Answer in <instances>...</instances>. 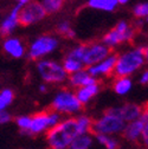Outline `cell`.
<instances>
[{"instance_id": "obj_1", "label": "cell", "mask_w": 148, "mask_h": 149, "mask_svg": "<svg viewBox=\"0 0 148 149\" xmlns=\"http://www.w3.org/2000/svg\"><path fill=\"white\" fill-rule=\"evenodd\" d=\"M78 135L81 133L76 117H68L46 133V142L50 149H68Z\"/></svg>"}, {"instance_id": "obj_2", "label": "cell", "mask_w": 148, "mask_h": 149, "mask_svg": "<svg viewBox=\"0 0 148 149\" xmlns=\"http://www.w3.org/2000/svg\"><path fill=\"white\" fill-rule=\"evenodd\" d=\"M145 64L142 47L128 50L117 56L113 74L116 77H131Z\"/></svg>"}, {"instance_id": "obj_3", "label": "cell", "mask_w": 148, "mask_h": 149, "mask_svg": "<svg viewBox=\"0 0 148 149\" xmlns=\"http://www.w3.org/2000/svg\"><path fill=\"white\" fill-rule=\"evenodd\" d=\"M82 108L83 105L77 100L75 92L68 89L59 90L51 102V110L59 115H76L81 113Z\"/></svg>"}, {"instance_id": "obj_4", "label": "cell", "mask_w": 148, "mask_h": 149, "mask_svg": "<svg viewBox=\"0 0 148 149\" xmlns=\"http://www.w3.org/2000/svg\"><path fill=\"white\" fill-rule=\"evenodd\" d=\"M124 127L126 123L112 110L108 109L102 116L92 122L91 133H94V135L114 136L116 134H122Z\"/></svg>"}, {"instance_id": "obj_5", "label": "cell", "mask_w": 148, "mask_h": 149, "mask_svg": "<svg viewBox=\"0 0 148 149\" xmlns=\"http://www.w3.org/2000/svg\"><path fill=\"white\" fill-rule=\"evenodd\" d=\"M37 72L44 83L47 84H59L68 79L69 74L63 69L62 64L51 61V59H40L37 61L36 65Z\"/></svg>"}, {"instance_id": "obj_6", "label": "cell", "mask_w": 148, "mask_h": 149, "mask_svg": "<svg viewBox=\"0 0 148 149\" xmlns=\"http://www.w3.org/2000/svg\"><path fill=\"white\" fill-rule=\"evenodd\" d=\"M58 46L59 40L56 37L50 34L39 36L30 44L27 49V57L32 61H40L56 51Z\"/></svg>"}, {"instance_id": "obj_7", "label": "cell", "mask_w": 148, "mask_h": 149, "mask_svg": "<svg viewBox=\"0 0 148 149\" xmlns=\"http://www.w3.org/2000/svg\"><path fill=\"white\" fill-rule=\"evenodd\" d=\"M62 121V115L53 110L40 111L31 116V124L29 129V135H39L47 133L50 129L56 127Z\"/></svg>"}, {"instance_id": "obj_8", "label": "cell", "mask_w": 148, "mask_h": 149, "mask_svg": "<svg viewBox=\"0 0 148 149\" xmlns=\"http://www.w3.org/2000/svg\"><path fill=\"white\" fill-rule=\"evenodd\" d=\"M133 37H134V29L126 20H121L115 25L114 29H112L103 36L102 43L112 50V47H115L122 43L132 40Z\"/></svg>"}, {"instance_id": "obj_9", "label": "cell", "mask_w": 148, "mask_h": 149, "mask_svg": "<svg viewBox=\"0 0 148 149\" xmlns=\"http://www.w3.org/2000/svg\"><path fill=\"white\" fill-rule=\"evenodd\" d=\"M46 13L42 6L40 3L38 1H33L31 0L30 3H27L25 6L19 12V17H18V22L20 25L29 26L36 23H39L45 18Z\"/></svg>"}, {"instance_id": "obj_10", "label": "cell", "mask_w": 148, "mask_h": 149, "mask_svg": "<svg viewBox=\"0 0 148 149\" xmlns=\"http://www.w3.org/2000/svg\"><path fill=\"white\" fill-rule=\"evenodd\" d=\"M110 53H112V50L108 46H105L103 43L89 44V45H87L82 63L84 66H88V68L92 66V65L102 62L103 59H105Z\"/></svg>"}, {"instance_id": "obj_11", "label": "cell", "mask_w": 148, "mask_h": 149, "mask_svg": "<svg viewBox=\"0 0 148 149\" xmlns=\"http://www.w3.org/2000/svg\"><path fill=\"white\" fill-rule=\"evenodd\" d=\"M147 120H148V108H145L143 113L139 120L126 123V127L122 132L124 140H127L129 142H136V141L141 140L143 127H145V123Z\"/></svg>"}, {"instance_id": "obj_12", "label": "cell", "mask_w": 148, "mask_h": 149, "mask_svg": "<svg viewBox=\"0 0 148 149\" xmlns=\"http://www.w3.org/2000/svg\"><path fill=\"white\" fill-rule=\"evenodd\" d=\"M117 61V54L116 53H110L105 59H103L102 62L89 66L87 69V71L89 72V74L94 78H101V77H105V76H110L113 74L114 69H115V64Z\"/></svg>"}, {"instance_id": "obj_13", "label": "cell", "mask_w": 148, "mask_h": 149, "mask_svg": "<svg viewBox=\"0 0 148 149\" xmlns=\"http://www.w3.org/2000/svg\"><path fill=\"white\" fill-rule=\"evenodd\" d=\"M109 109L112 110L115 115H117L124 123H129V122L139 120L143 113L145 108L136 103H126L123 105L109 108Z\"/></svg>"}, {"instance_id": "obj_14", "label": "cell", "mask_w": 148, "mask_h": 149, "mask_svg": "<svg viewBox=\"0 0 148 149\" xmlns=\"http://www.w3.org/2000/svg\"><path fill=\"white\" fill-rule=\"evenodd\" d=\"M23 8L22 5L15 4L14 7L12 8V11L10 12V14L5 18V19L0 23V34L4 37H8L11 36L15 27L19 25V22H18V17H19V12Z\"/></svg>"}, {"instance_id": "obj_15", "label": "cell", "mask_w": 148, "mask_h": 149, "mask_svg": "<svg viewBox=\"0 0 148 149\" xmlns=\"http://www.w3.org/2000/svg\"><path fill=\"white\" fill-rule=\"evenodd\" d=\"M3 49L7 56H10V57L14 59L23 58L26 53L25 45L17 37H7L3 43Z\"/></svg>"}, {"instance_id": "obj_16", "label": "cell", "mask_w": 148, "mask_h": 149, "mask_svg": "<svg viewBox=\"0 0 148 149\" xmlns=\"http://www.w3.org/2000/svg\"><path fill=\"white\" fill-rule=\"evenodd\" d=\"M66 81H68V83H69V85L71 88H75V89L97 83V79L94 78V77H91L85 69H83L81 71H77L75 73L69 74Z\"/></svg>"}, {"instance_id": "obj_17", "label": "cell", "mask_w": 148, "mask_h": 149, "mask_svg": "<svg viewBox=\"0 0 148 149\" xmlns=\"http://www.w3.org/2000/svg\"><path fill=\"white\" fill-rule=\"evenodd\" d=\"M98 92H100V84L97 82L95 84H90V85L76 89L75 95H76L77 100L80 101V103L82 105H84V104H88L92 98L98 94Z\"/></svg>"}, {"instance_id": "obj_18", "label": "cell", "mask_w": 148, "mask_h": 149, "mask_svg": "<svg viewBox=\"0 0 148 149\" xmlns=\"http://www.w3.org/2000/svg\"><path fill=\"white\" fill-rule=\"evenodd\" d=\"M113 89L119 96H124L133 89V81L131 77H116L113 83Z\"/></svg>"}, {"instance_id": "obj_19", "label": "cell", "mask_w": 148, "mask_h": 149, "mask_svg": "<svg viewBox=\"0 0 148 149\" xmlns=\"http://www.w3.org/2000/svg\"><path fill=\"white\" fill-rule=\"evenodd\" d=\"M117 5V0H88V6L90 8L103 12H113Z\"/></svg>"}, {"instance_id": "obj_20", "label": "cell", "mask_w": 148, "mask_h": 149, "mask_svg": "<svg viewBox=\"0 0 148 149\" xmlns=\"http://www.w3.org/2000/svg\"><path fill=\"white\" fill-rule=\"evenodd\" d=\"M94 143V137L91 134H82L73 140L68 149H90Z\"/></svg>"}, {"instance_id": "obj_21", "label": "cell", "mask_w": 148, "mask_h": 149, "mask_svg": "<svg viewBox=\"0 0 148 149\" xmlns=\"http://www.w3.org/2000/svg\"><path fill=\"white\" fill-rule=\"evenodd\" d=\"M95 140L104 148V149H119L120 141L114 136L109 135H95Z\"/></svg>"}, {"instance_id": "obj_22", "label": "cell", "mask_w": 148, "mask_h": 149, "mask_svg": "<svg viewBox=\"0 0 148 149\" xmlns=\"http://www.w3.org/2000/svg\"><path fill=\"white\" fill-rule=\"evenodd\" d=\"M62 66H63V69L65 70V72L68 74H71V73H75L77 71H81L84 68L82 62H78L76 59H72V58H69V57L64 58V61L62 63Z\"/></svg>"}, {"instance_id": "obj_23", "label": "cell", "mask_w": 148, "mask_h": 149, "mask_svg": "<svg viewBox=\"0 0 148 149\" xmlns=\"http://www.w3.org/2000/svg\"><path fill=\"white\" fill-rule=\"evenodd\" d=\"M14 100V92L6 88L0 91V111H5Z\"/></svg>"}, {"instance_id": "obj_24", "label": "cell", "mask_w": 148, "mask_h": 149, "mask_svg": "<svg viewBox=\"0 0 148 149\" xmlns=\"http://www.w3.org/2000/svg\"><path fill=\"white\" fill-rule=\"evenodd\" d=\"M76 122L80 129V133L82 134H91V129H92V121L89 116L87 115H78L76 117Z\"/></svg>"}, {"instance_id": "obj_25", "label": "cell", "mask_w": 148, "mask_h": 149, "mask_svg": "<svg viewBox=\"0 0 148 149\" xmlns=\"http://www.w3.org/2000/svg\"><path fill=\"white\" fill-rule=\"evenodd\" d=\"M40 4L46 14H52L63 7V0H42Z\"/></svg>"}, {"instance_id": "obj_26", "label": "cell", "mask_w": 148, "mask_h": 149, "mask_svg": "<svg viewBox=\"0 0 148 149\" xmlns=\"http://www.w3.org/2000/svg\"><path fill=\"white\" fill-rule=\"evenodd\" d=\"M85 49H87V44H80L75 47H72L68 54L65 57H69V58H72V59H76L78 62H82L83 61V57H84V53H85Z\"/></svg>"}, {"instance_id": "obj_27", "label": "cell", "mask_w": 148, "mask_h": 149, "mask_svg": "<svg viewBox=\"0 0 148 149\" xmlns=\"http://www.w3.org/2000/svg\"><path fill=\"white\" fill-rule=\"evenodd\" d=\"M57 32L64 37H66V38H70V39H73L76 37V33L75 31H73L70 26V24L68 22H62L57 25Z\"/></svg>"}, {"instance_id": "obj_28", "label": "cell", "mask_w": 148, "mask_h": 149, "mask_svg": "<svg viewBox=\"0 0 148 149\" xmlns=\"http://www.w3.org/2000/svg\"><path fill=\"white\" fill-rule=\"evenodd\" d=\"M15 124L18 128H19V130L22 133L27 134L29 129H30V124H31V116H27V115L18 116L15 118Z\"/></svg>"}, {"instance_id": "obj_29", "label": "cell", "mask_w": 148, "mask_h": 149, "mask_svg": "<svg viewBox=\"0 0 148 149\" xmlns=\"http://www.w3.org/2000/svg\"><path fill=\"white\" fill-rule=\"evenodd\" d=\"M133 13H134V15H135L136 18H139V19H142V18H147V17H148V1L138 4V5L134 7Z\"/></svg>"}, {"instance_id": "obj_30", "label": "cell", "mask_w": 148, "mask_h": 149, "mask_svg": "<svg viewBox=\"0 0 148 149\" xmlns=\"http://www.w3.org/2000/svg\"><path fill=\"white\" fill-rule=\"evenodd\" d=\"M11 120H12V116H11V114L8 113L7 110L0 111V125L7 124L8 122H11Z\"/></svg>"}, {"instance_id": "obj_31", "label": "cell", "mask_w": 148, "mask_h": 149, "mask_svg": "<svg viewBox=\"0 0 148 149\" xmlns=\"http://www.w3.org/2000/svg\"><path fill=\"white\" fill-rule=\"evenodd\" d=\"M141 141H142L143 146L146 148H148V120L146 121L145 127H143V132H142V135H141Z\"/></svg>"}, {"instance_id": "obj_32", "label": "cell", "mask_w": 148, "mask_h": 149, "mask_svg": "<svg viewBox=\"0 0 148 149\" xmlns=\"http://www.w3.org/2000/svg\"><path fill=\"white\" fill-rule=\"evenodd\" d=\"M139 82H140V84H142V85H147V84H148V70H146V71H143V72L141 73V76H140V78H139Z\"/></svg>"}, {"instance_id": "obj_33", "label": "cell", "mask_w": 148, "mask_h": 149, "mask_svg": "<svg viewBox=\"0 0 148 149\" xmlns=\"http://www.w3.org/2000/svg\"><path fill=\"white\" fill-rule=\"evenodd\" d=\"M142 53H143V58H145V62H148V45L142 47Z\"/></svg>"}, {"instance_id": "obj_34", "label": "cell", "mask_w": 148, "mask_h": 149, "mask_svg": "<svg viewBox=\"0 0 148 149\" xmlns=\"http://www.w3.org/2000/svg\"><path fill=\"white\" fill-rule=\"evenodd\" d=\"M39 91H40V92H46V91H47L46 84H40V85H39Z\"/></svg>"}, {"instance_id": "obj_35", "label": "cell", "mask_w": 148, "mask_h": 149, "mask_svg": "<svg viewBox=\"0 0 148 149\" xmlns=\"http://www.w3.org/2000/svg\"><path fill=\"white\" fill-rule=\"evenodd\" d=\"M131 0H117V4L119 5H126V4H128Z\"/></svg>"}, {"instance_id": "obj_36", "label": "cell", "mask_w": 148, "mask_h": 149, "mask_svg": "<svg viewBox=\"0 0 148 149\" xmlns=\"http://www.w3.org/2000/svg\"><path fill=\"white\" fill-rule=\"evenodd\" d=\"M146 23H147V24H148V17H147V18H146Z\"/></svg>"}]
</instances>
